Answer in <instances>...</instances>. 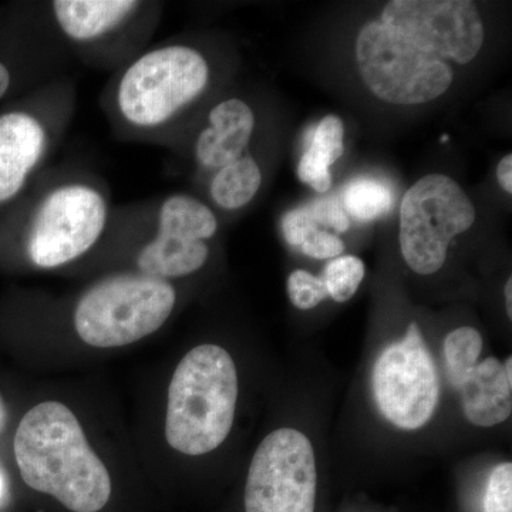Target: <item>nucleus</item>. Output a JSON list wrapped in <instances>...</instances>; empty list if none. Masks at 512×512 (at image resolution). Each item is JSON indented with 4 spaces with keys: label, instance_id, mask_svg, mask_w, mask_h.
<instances>
[{
    "label": "nucleus",
    "instance_id": "1",
    "mask_svg": "<svg viewBox=\"0 0 512 512\" xmlns=\"http://www.w3.org/2000/svg\"><path fill=\"white\" fill-rule=\"evenodd\" d=\"M13 453L23 483L52 495L67 510L99 512L109 503V471L63 403L30 409L16 430Z\"/></svg>",
    "mask_w": 512,
    "mask_h": 512
},
{
    "label": "nucleus",
    "instance_id": "2",
    "mask_svg": "<svg viewBox=\"0 0 512 512\" xmlns=\"http://www.w3.org/2000/svg\"><path fill=\"white\" fill-rule=\"evenodd\" d=\"M109 217V200L97 185L64 181L0 220V249L18 247L36 268H60L100 241Z\"/></svg>",
    "mask_w": 512,
    "mask_h": 512
},
{
    "label": "nucleus",
    "instance_id": "3",
    "mask_svg": "<svg viewBox=\"0 0 512 512\" xmlns=\"http://www.w3.org/2000/svg\"><path fill=\"white\" fill-rule=\"evenodd\" d=\"M238 372L217 345L190 350L168 387L165 439L178 453L202 456L221 446L234 424Z\"/></svg>",
    "mask_w": 512,
    "mask_h": 512
},
{
    "label": "nucleus",
    "instance_id": "4",
    "mask_svg": "<svg viewBox=\"0 0 512 512\" xmlns=\"http://www.w3.org/2000/svg\"><path fill=\"white\" fill-rule=\"evenodd\" d=\"M210 64L200 50L180 43L147 50L133 60L113 89V109L128 130H165L210 83Z\"/></svg>",
    "mask_w": 512,
    "mask_h": 512
},
{
    "label": "nucleus",
    "instance_id": "5",
    "mask_svg": "<svg viewBox=\"0 0 512 512\" xmlns=\"http://www.w3.org/2000/svg\"><path fill=\"white\" fill-rule=\"evenodd\" d=\"M177 302L171 282L136 274L101 279L83 293L73 325L86 345L123 348L163 328Z\"/></svg>",
    "mask_w": 512,
    "mask_h": 512
},
{
    "label": "nucleus",
    "instance_id": "6",
    "mask_svg": "<svg viewBox=\"0 0 512 512\" xmlns=\"http://www.w3.org/2000/svg\"><path fill=\"white\" fill-rule=\"evenodd\" d=\"M357 66L370 92L399 106L429 103L447 92L453 72L443 59L372 22L356 42Z\"/></svg>",
    "mask_w": 512,
    "mask_h": 512
},
{
    "label": "nucleus",
    "instance_id": "7",
    "mask_svg": "<svg viewBox=\"0 0 512 512\" xmlns=\"http://www.w3.org/2000/svg\"><path fill=\"white\" fill-rule=\"evenodd\" d=\"M476 210L466 192L447 175L421 178L404 194L400 210V248L419 275L443 268L450 242L473 227Z\"/></svg>",
    "mask_w": 512,
    "mask_h": 512
},
{
    "label": "nucleus",
    "instance_id": "8",
    "mask_svg": "<svg viewBox=\"0 0 512 512\" xmlns=\"http://www.w3.org/2000/svg\"><path fill=\"white\" fill-rule=\"evenodd\" d=\"M315 451L301 431L278 429L256 448L245 485V512H315Z\"/></svg>",
    "mask_w": 512,
    "mask_h": 512
},
{
    "label": "nucleus",
    "instance_id": "9",
    "mask_svg": "<svg viewBox=\"0 0 512 512\" xmlns=\"http://www.w3.org/2000/svg\"><path fill=\"white\" fill-rule=\"evenodd\" d=\"M372 387L380 413L394 426L417 430L429 423L439 404L440 382L416 322L377 357Z\"/></svg>",
    "mask_w": 512,
    "mask_h": 512
},
{
    "label": "nucleus",
    "instance_id": "10",
    "mask_svg": "<svg viewBox=\"0 0 512 512\" xmlns=\"http://www.w3.org/2000/svg\"><path fill=\"white\" fill-rule=\"evenodd\" d=\"M156 222V235L138 252L137 272L170 282L200 271L210 256L207 241L218 229L211 208L190 195H170Z\"/></svg>",
    "mask_w": 512,
    "mask_h": 512
},
{
    "label": "nucleus",
    "instance_id": "11",
    "mask_svg": "<svg viewBox=\"0 0 512 512\" xmlns=\"http://www.w3.org/2000/svg\"><path fill=\"white\" fill-rule=\"evenodd\" d=\"M382 23L440 59L471 62L484 43L480 12L467 0H393Z\"/></svg>",
    "mask_w": 512,
    "mask_h": 512
},
{
    "label": "nucleus",
    "instance_id": "12",
    "mask_svg": "<svg viewBox=\"0 0 512 512\" xmlns=\"http://www.w3.org/2000/svg\"><path fill=\"white\" fill-rule=\"evenodd\" d=\"M52 133L32 100L0 111V220L16 207L46 161Z\"/></svg>",
    "mask_w": 512,
    "mask_h": 512
},
{
    "label": "nucleus",
    "instance_id": "13",
    "mask_svg": "<svg viewBox=\"0 0 512 512\" xmlns=\"http://www.w3.org/2000/svg\"><path fill=\"white\" fill-rule=\"evenodd\" d=\"M255 128V114L241 99L221 101L208 114V127L198 134L194 154L208 170H221L244 157Z\"/></svg>",
    "mask_w": 512,
    "mask_h": 512
},
{
    "label": "nucleus",
    "instance_id": "14",
    "mask_svg": "<svg viewBox=\"0 0 512 512\" xmlns=\"http://www.w3.org/2000/svg\"><path fill=\"white\" fill-rule=\"evenodd\" d=\"M134 0H57L52 3L57 28L77 45H94L116 35L140 12Z\"/></svg>",
    "mask_w": 512,
    "mask_h": 512
},
{
    "label": "nucleus",
    "instance_id": "15",
    "mask_svg": "<svg viewBox=\"0 0 512 512\" xmlns=\"http://www.w3.org/2000/svg\"><path fill=\"white\" fill-rule=\"evenodd\" d=\"M466 419L478 427L504 423L512 413V359L505 362L488 357L478 362L460 387Z\"/></svg>",
    "mask_w": 512,
    "mask_h": 512
},
{
    "label": "nucleus",
    "instance_id": "16",
    "mask_svg": "<svg viewBox=\"0 0 512 512\" xmlns=\"http://www.w3.org/2000/svg\"><path fill=\"white\" fill-rule=\"evenodd\" d=\"M345 127L336 116L325 117L312 133L311 146L303 154L298 165V177L313 190L326 192L332 185L330 165L343 156Z\"/></svg>",
    "mask_w": 512,
    "mask_h": 512
},
{
    "label": "nucleus",
    "instance_id": "17",
    "mask_svg": "<svg viewBox=\"0 0 512 512\" xmlns=\"http://www.w3.org/2000/svg\"><path fill=\"white\" fill-rule=\"evenodd\" d=\"M261 184L258 163L254 158L244 156L217 171L211 181L210 194L218 207L234 211L254 200Z\"/></svg>",
    "mask_w": 512,
    "mask_h": 512
},
{
    "label": "nucleus",
    "instance_id": "18",
    "mask_svg": "<svg viewBox=\"0 0 512 512\" xmlns=\"http://www.w3.org/2000/svg\"><path fill=\"white\" fill-rule=\"evenodd\" d=\"M393 205L392 188L376 178H356L343 192V207L357 221L376 220L392 210Z\"/></svg>",
    "mask_w": 512,
    "mask_h": 512
},
{
    "label": "nucleus",
    "instance_id": "19",
    "mask_svg": "<svg viewBox=\"0 0 512 512\" xmlns=\"http://www.w3.org/2000/svg\"><path fill=\"white\" fill-rule=\"evenodd\" d=\"M481 350L483 338L478 330L464 326L448 333L444 340V359L448 380L456 389H460L476 369Z\"/></svg>",
    "mask_w": 512,
    "mask_h": 512
},
{
    "label": "nucleus",
    "instance_id": "20",
    "mask_svg": "<svg viewBox=\"0 0 512 512\" xmlns=\"http://www.w3.org/2000/svg\"><path fill=\"white\" fill-rule=\"evenodd\" d=\"M365 278V264L356 256H338L332 259L323 272L328 295L333 301L343 303L353 298Z\"/></svg>",
    "mask_w": 512,
    "mask_h": 512
},
{
    "label": "nucleus",
    "instance_id": "21",
    "mask_svg": "<svg viewBox=\"0 0 512 512\" xmlns=\"http://www.w3.org/2000/svg\"><path fill=\"white\" fill-rule=\"evenodd\" d=\"M288 296L293 306L301 311H309V309L316 308L320 302L325 301L328 289H326L322 278L313 276L303 269H298L289 275Z\"/></svg>",
    "mask_w": 512,
    "mask_h": 512
},
{
    "label": "nucleus",
    "instance_id": "22",
    "mask_svg": "<svg viewBox=\"0 0 512 512\" xmlns=\"http://www.w3.org/2000/svg\"><path fill=\"white\" fill-rule=\"evenodd\" d=\"M484 512H512V464H498L488 478Z\"/></svg>",
    "mask_w": 512,
    "mask_h": 512
},
{
    "label": "nucleus",
    "instance_id": "23",
    "mask_svg": "<svg viewBox=\"0 0 512 512\" xmlns=\"http://www.w3.org/2000/svg\"><path fill=\"white\" fill-rule=\"evenodd\" d=\"M20 79L18 50L15 40L6 32H0V103L18 89Z\"/></svg>",
    "mask_w": 512,
    "mask_h": 512
},
{
    "label": "nucleus",
    "instance_id": "24",
    "mask_svg": "<svg viewBox=\"0 0 512 512\" xmlns=\"http://www.w3.org/2000/svg\"><path fill=\"white\" fill-rule=\"evenodd\" d=\"M308 207L313 220L318 222V225H326V227L335 229L339 234L348 231L350 227L348 212L336 195L318 198V200L309 202Z\"/></svg>",
    "mask_w": 512,
    "mask_h": 512
},
{
    "label": "nucleus",
    "instance_id": "25",
    "mask_svg": "<svg viewBox=\"0 0 512 512\" xmlns=\"http://www.w3.org/2000/svg\"><path fill=\"white\" fill-rule=\"evenodd\" d=\"M298 249L302 254L311 256V258L335 259L345 251V244L338 235L330 234L328 231H322L319 227H315L312 231H309Z\"/></svg>",
    "mask_w": 512,
    "mask_h": 512
},
{
    "label": "nucleus",
    "instance_id": "26",
    "mask_svg": "<svg viewBox=\"0 0 512 512\" xmlns=\"http://www.w3.org/2000/svg\"><path fill=\"white\" fill-rule=\"evenodd\" d=\"M319 227L318 222L313 220L308 204L301 208L289 211L282 220V232L284 237L292 247L299 248L303 239L312 231L313 228Z\"/></svg>",
    "mask_w": 512,
    "mask_h": 512
},
{
    "label": "nucleus",
    "instance_id": "27",
    "mask_svg": "<svg viewBox=\"0 0 512 512\" xmlns=\"http://www.w3.org/2000/svg\"><path fill=\"white\" fill-rule=\"evenodd\" d=\"M498 183L505 192L511 194L512 192V156L508 154L503 160L500 161L497 167Z\"/></svg>",
    "mask_w": 512,
    "mask_h": 512
},
{
    "label": "nucleus",
    "instance_id": "28",
    "mask_svg": "<svg viewBox=\"0 0 512 512\" xmlns=\"http://www.w3.org/2000/svg\"><path fill=\"white\" fill-rule=\"evenodd\" d=\"M505 305H507L508 318L512 319V279L505 285Z\"/></svg>",
    "mask_w": 512,
    "mask_h": 512
},
{
    "label": "nucleus",
    "instance_id": "29",
    "mask_svg": "<svg viewBox=\"0 0 512 512\" xmlns=\"http://www.w3.org/2000/svg\"><path fill=\"white\" fill-rule=\"evenodd\" d=\"M6 421H8V407L0 394V431L5 429Z\"/></svg>",
    "mask_w": 512,
    "mask_h": 512
},
{
    "label": "nucleus",
    "instance_id": "30",
    "mask_svg": "<svg viewBox=\"0 0 512 512\" xmlns=\"http://www.w3.org/2000/svg\"><path fill=\"white\" fill-rule=\"evenodd\" d=\"M6 493V483L5 476H3L2 471H0V500H2L3 495Z\"/></svg>",
    "mask_w": 512,
    "mask_h": 512
}]
</instances>
